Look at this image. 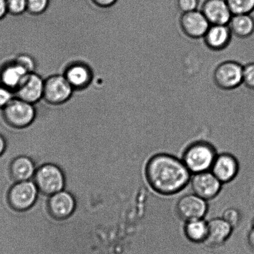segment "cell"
Instances as JSON below:
<instances>
[{
  "mask_svg": "<svg viewBox=\"0 0 254 254\" xmlns=\"http://www.w3.org/2000/svg\"><path fill=\"white\" fill-rule=\"evenodd\" d=\"M8 13L6 0H0V21L2 20Z\"/></svg>",
  "mask_w": 254,
  "mask_h": 254,
  "instance_id": "1f68e13d",
  "label": "cell"
},
{
  "mask_svg": "<svg viewBox=\"0 0 254 254\" xmlns=\"http://www.w3.org/2000/svg\"><path fill=\"white\" fill-rule=\"evenodd\" d=\"M75 201L70 193L62 190L51 196L48 201L49 213L57 219H64L72 214Z\"/></svg>",
  "mask_w": 254,
  "mask_h": 254,
  "instance_id": "5bb4252c",
  "label": "cell"
},
{
  "mask_svg": "<svg viewBox=\"0 0 254 254\" xmlns=\"http://www.w3.org/2000/svg\"><path fill=\"white\" fill-rule=\"evenodd\" d=\"M34 183L42 193L51 196L63 190L65 178L63 172L57 165L45 164L36 171Z\"/></svg>",
  "mask_w": 254,
  "mask_h": 254,
  "instance_id": "5b68a950",
  "label": "cell"
},
{
  "mask_svg": "<svg viewBox=\"0 0 254 254\" xmlns=\"http://www.w3.org/2000/svg\"><path fill=\"white\" fill-rule=\"evenodd\" d=\"M11 176L17 182L29 181L36 173L33 160L26 156H20L13 160L9 168Z\"/></svg>",
  "mask_w": 254,
  "mask_h": 254,
  "instance_id": "ffe728a7",
  "label": "cell"
},
{
  "mask_svg": "<svg viewBox=\"0 0 254 254\" xmlns=\"http://www.w3.org/2000/svg\"><path fill=\"white\" fill-rule=\"evenodd\" d=\"M2 112L7 124L18 129L29 127L36 116L34 105L16 97L2 110Z\"/></svg>",
  "mask_w": 254,
  "mask_h": 254,
  "instance_id": "3957f363",
  "label": "cell"
},
{
  "mask_svg": "<svg viewBox=\"0 0 254 254\" xmlns=\"http://www.w3.org/2000/svg\"><path fill=\"white\" fill-rule=\"evenodd\" d=\"M14 61L28 73L34 72L35 70L36 66L35 61L28 54H19Z\"/></svg>",
  "mask_w": 254,
  "mask_h": 254,
  "instance_id": "4316f807",
  "label": "cell"
},
{
  "mask_svg": "<svg viewBox=\"0 0 254 254\" xmlns=\"http://www.w3.org/2000/svg\"><path fill=\"white\" fill-rule=\"evenodd\" d=\"M28 73L15 61L10 62L4 64L0 68V84L15 93L17 88Z\"/></svg>",
  "mask_w": 254,
  "mask_h": 254,
  "instance_id": "ac0fdd59",
  "label": "cell"
},
{
  "mask_svg": "<svg viewBox=\"0 0 254 254\" xmlns=\"http://www.w3.org/2000/svg\"><path fill=\"white\" fill-rule=\"evenodd\" d=\"M200 10L211 25H228L233 15L226 0H204Z\"/></svg>",
  "mask_w": 254,
  "mask_h": 254,
  "instance_id": "4fadbf2b",
  "label": "cell"
},
{
  "mask_svg": "<svg viewBox=\"0 0 254 254\" xmlns=\"http://www.w3.org/2000/svg\"><path fill=\"white\" fill-rule=\"evenodd\" d=\"M44 81L35 71L27 74L15 91L16 97L31 104H36L43 99Z\"/></svg>",
  "mask_w": 254,
  "mask_h": 254,
  "instance_id": "8fae6325",
  "label": "cell"
},
{
  "mask_svg": "<svg viewBox=\"0 0 254 254\" xmlns=\"http://www.w3.org/2000/svg\"><path fill=\"white\" fill-rule=\"evenodd\" d=\"M91 1L95 5L100 8H107L114 5L117 3L118 0H91Z\"/></svg>",
  "mask_w": 254,
  "mask_h": 254,
  "instance_id": "f546056e",
  "label": "cell"
},
{
  "mask_svg": "<svg viewBox=\"0 0 254 254\" xmlns=\"http://www.w3.org/2000/svg\"><path fill=\"white\" fill-rule=\"evenodd\" d=\"M50 0H28L27 11L32 15H40L48 8Z\"/></svg>",
  "mask_w": 254,
  "mask_h": 254,
  "instance_id": "603a6c76",
  "label": "cell"
},
{
  "mask_svg": "<svg viewBox=\"0 0 254 254\" xmlns=\"http://www.w3.org/2000/svg\"><path fill=\"white\" fill-rule=\"evenodd\" d=\"M228 25L236 38L246 39L254 33V19L251 14H234Z\"/></svg>",
  "mask_w": 254,
  "mask_h": 254,
  "instance_id": "d6986e66",
  "label": "cell"
},
{
  "mask_svg": "<svg viewBox=\"0 0 254 254\" xmlns=\"http://www.w3.org/2000/svg\"><path fill=\"white\" fill-rule=\"evenodd\" d=\"M244 65L238 62L226 61L217 65L213 72V81L221 90H235L243 85Z\"/></svg>",
  "mask_w": 254,
  "mask_h": 254,
  "instance_id": "277c9868",
  "label": "cell"
},
{
  "mask_svg": "<svg viewBox=\"0 0 254 254\" xmlns=\"http://www.w3.org/2000/svg\"><path fill=\"white\" fill-rule=\"evenodd\" d=\"M208 208L206 201L194 193L182 196L176 205L177 214L186 222L203 219Z\"/></svg>",
  "mask_w": 254,
  "mask_h": 254,
  "instance_id": "ba28073f",
  "label": "cell"
},
{
  "mask_svg": "<svg viewBox=\"0 0 254 254\" xmlns=\"http://www.w3.org/2000/svg\"><path fill=\"white\" fill-rule=\"evenodd\" d=\"M217 155L213 145L197 141L187 147L182 160L191 174H195L210 171Z\"/></svg>",
  "mask_w": 254,
  "mask_h": 254,
  "instance_id": "7a4b0ae2",
  "label": "cell"
},
{
  "mask_svg": "<svg viewBox=\"0 0 254 254\" xmlns=\"http://www.w3.org/2000/svg\"><path fill=\"white\" fill-rule=\"evenodd\" d=\"M190 182L193 193L206 201L218 196L223 184L211 171L193 174Z\"/></svg>",
  "mask_w": 254,
  "mask_h": 254,
  "instance_id": "30bf717a",
  "label": "cell"
},
{
  "mask_svg": "<svg viewBox=\"0 0 254 254\" xmlns=\"http://www.w3.org/2000/svg\"><path fill=\"white\" fill-rule=\"evenodd\" d=\"M191 174L182 160L167 154L153 155L145 169L148 184L162 195H172L183 190L191 181Z\"/></svg>",
  "mask_w": 254,
  "mask_h": 254,
  "instance_id": "6da1fadb",
  "label": "cell"
},
{
  "mask_svg": "<svg viewBox=\"0 0 254 254\" xmlns=\"http://www.w3.org/2000/svg\"><path fill=\"white\" fill-rule=\"evenodd\" d=\"M243 84L249 89L254 90V63L244 65Z\"/></svg>",
  "mask_w": 254,
  "mask_h": 254,
  "instance_id": "484cf974",
  "label": "cell"
},
{
  "mask_svg": "<svg viewBox=\"0 0 254 254\" xmlns=\"http://www.w3.org/2000/svg\"><path fill=\"white\" fill-rule=\"evenodd\" d=\"M6 149V141L3 135L0 134V156L3 154Z\"/></svg>",
  "mask_w": 254,
  "mask_h": 254,
  "instance_id": "d6a6232c",
  "label": "cell"
},
{
  "mask_svg": "<svg viewBox=\"0 0 254 254\" xmlns=\"http://www.w3.org/2000/svg\"><path fill=\"white\" fill-rule=\"evenodd\" d=\"M74 90L85 89L90 85L93 78L92 71L89 66L76 63L69 65L63 74Z\"/></svg>",
  "mask_w": 254,
  "mask_h": 254,
  "instance_id": "9a60e30c",
  "label": "cell"
},
{
  "mask_svg": "<svg viewBox=\"0 0 254 254\" xmlns=\"http://www.w3.org/2000/svg\"><path fill=\"white\" fill-rule=\"evenodd\" d=\"M208 228L205 243L212 247L219 246L225 243L234 229L223 218L212 219L208 222Z\"/></svg>",
  "mask_w": 254,
  "mask_h": 254,
  "instance_id": "e0dca14e",
  "label": "cell"
},
{
  "mask_svg": "<svg viewBox=\"0 0 254 254\" xmlns=\"http://www.w3.org/2000/svg\"><path fill=\"white\" fill-rule=\"evenodd\" d=\"M180 28L189 38L203 39L211 24L201 10L182 13L179 19Z\"/></svg>",
  "mask_w": 254,
  "mask_h": 254,
  "instance_id": "9c48e42d",
  "label": "cell"
},
{
  "mask_svg": "<svg viewBox=\"0 0 254 254\" xmlns=\"http://www.w3.org/2000/svg\"><path fill=\"white\" fill-rule=\"evenodd\" d=\"M15 97L13 90L0 84V109L3 110Z\"/></svg>",
  "mask_w": 254,
  "mask_h": 254,
  "instance_id": "83f0119b",
  "label": "cell"
},
{
  "mask_svg": "<svg viewBox=\"0 0 254 254\" xmlns=\"http://www.w3.org/2000/svg\"><path fill=\"white\" fill-rule=\"evenodd\" d=\"M8 13L13 16H19L27 11L28 0H6Z\"/></svg>",
  "mask_w": 254,
  "mask_h": 254,
  "instance_id": "cb8c5ba5",
  "label": "cell"
},
{
  "mask_svg": "<svg viewBox=\"0 0 254 254\" xmlns=\"http://www.w3.org/2000/svg\"><path fill=\"white\" fill-rule=\"evenodd\" d=\"M234 14H251L254 11V0H226Z\"/></svg>",
  "mask_w": 254,
  "mask_h": 254,
  "instance_id": "7402d4cb",
  "label": "cell"
},
{
  "mask_svg": "<svg viewBox=\"0 0 254 254\" xmlns=\"http://www.w3.org/2000/svg\"><path fill=\"white\" fill-rule=\"evenodd\" d=\"M38 191L36 184L33 182H17L8 192L9 206L16 211L28 210L35 203Z\"/></svg>",
  "mask_w": 254,
  "mask_h": 254,
  "instance_id": "52a82bcc",
  "label": "cell"
},
{
  "mask_svg": "<svg viewBox=\"0 0 254 254\" xmlns=\"http://www.w3.org/2000/svg\"><path fill=\"white\" fill-rule=\"evenodd\" d=\"M74 91L65 76L56 74L44 81L43 99L52 105H63L70 99Z\"/></svg>",
  "mask_w": 254,
  "mask_h": 254,
  "instance_id": "8992f818",
  "label": "cell"
},
{
  "mask_svg": "<svg viewBox=\"0 0 254 254\" xmlns=\"http://www.w3.org/2000/svg\"><path fill=\"white\" fill-rule=\"evenodd\" d=\"M232 34L228 25H211L203 39L204 44L213 51H221L230 44Z\"/></svg>",
  "mask_w": 254,
  "mask_h": 254,
  "instance_id": "2e32d148",
  "label": "cell"
},
{
  "mask_svg": "<svg viewBox=\"0 0 254 254\" xmlns=\"http://www.w3.org/2000/svg\"><path fill=\"white\" fill-rule=\"evenodd\" d=\"M248 242L249 246L254 251V218L252 222L251 228L248 234Z\"/></svg>",
  "mask_w": 254,
  "mask_h": 254,
  "instance_id": "4dcf8cb0",
  "label": "cell"
},
{
  "mask_svg": "<svg viewBox=\"0 0 254 254\" xmlns=\"http://www.w3.org/2000/svg\"><path fill=\"white\" fill-rule=\"evenodd\" d=\"M208 229V222L203 219H195L186 222L184 233L186 238L192 243H205Z\"/></svg>",
  "mask_w": 254,
  "mask_h": 254,
  "instance_id": "44dd1931",
  "label": "cell"
},
{
  "mask_svg": "<svg viewBox=\"0 0 254 254\" xmlns=\"http://www.w3.org/2000/svg\"><path fill=\"white\" fill-rule=\"evenodd\" d=\"M177 4L182 13H189L198 9L199 0H177Z\"/></svg>",
  "mask_w": 254,
  "mask_h": 254,
  "instance_id": "f1b7e54d",
  "label": "cell"
},
{
  "mask_svg": "<svg viewBox=\"0 0 254 254\" xmlns=\"http://www.w3.org/2000/svg\"><path fill=\"white\" fill-rule=\"evenodd\" d=\"M233 229L236 228L240 224L242 220V214L239 209L235 208H229L224 211L222 217Z\"/></svg>",
  "mask_w": 254,
  "mask_h": 254,
  "instance_id": "d4e9b609",
  "label": "cell"
},
{
  "mask_svg": "<svg viewBox=\"0 0 254 254\" xmlns=\"http://www.w3.org/2000/svg\"><path fill=\"white\" fill-rule=\"evenodd\" d=\"M210 171L222 184L229 183L238 176L239 171L238 160L229 153L218 154Z\"/></svg>",
  "mask_w": 254,
  "mask_h": 254,
  "instance_id": "7c38bea8",
  "label": "cell"
}]
</instances>
